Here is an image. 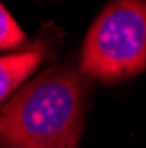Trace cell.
I'll return each mask as SVG.
<instances>
[{"instance_id": "1", "label": "cell", "mask_w": 146, "mask_h": 148, "mask_svg": "<svg viewBox=\"0 0 146 148\" xmlns=\"http://www.w3.org/2000/svg\"><path fill=\"white\" fill-rule=\"evenodd\" d=\"M81 71L51 67L12 95L0 111L7 148H78L86 108Z\"/></svg>"}, {"instance_id": "2", "label": "cell", "mask_w": 146, "mask_h": 148, "mask_svg": "<svg viewBox=\"0 0 146 148\" xmlns=\"http://www.w3.org/2000/svg\"><path fill=\"white\" fill-rule=\"evenodd\" d=\"M79 71L102 83L146 71V2L120 0L102 9L85 37Z\"/></svg>"}, {"instance_id": "3", "label": "cell", "mask_w": 146, "mask_h": 148, "mask_svg": "<svg viewBox=\"0 0 146 148\" xmlns=\"http://www.w3.org/2000/svg\"><path fill=\"white\" fill-rule=\"evenodd\" d=\"M42 58L44 53L39 48L0 57V111L35 72Z\"/></svg>"}, {"instance_id": "4", "label": "cell", "mask_w": 146, "mask_h": 148, "mask_svg": "<svg viewBox=\"0 0 146 148\" xmlns=\"http://www.w3.org/2000/svg\"><path fill=\"white\" fill-rule=\"evenodd\" d=\"M25 42V34L9 14V11L0 4V49L18 48Z\"/></svg>"}]
</instances>
